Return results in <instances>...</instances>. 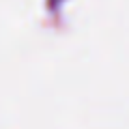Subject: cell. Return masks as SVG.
<instances>
[{"instance_id":"cell-1","label":"cell","mask_w":129,"mask_h":129,"mask_svg":"<svg viewBox=\"0 0 129 129\" xmlns=\"http://www.w3.org/2000/svg\"><path fill=\"white\" fill-rule=\"evenodd\" d=\"M56 2H58V0H54V5H56Z\"/></svg>"}]
</instances>
